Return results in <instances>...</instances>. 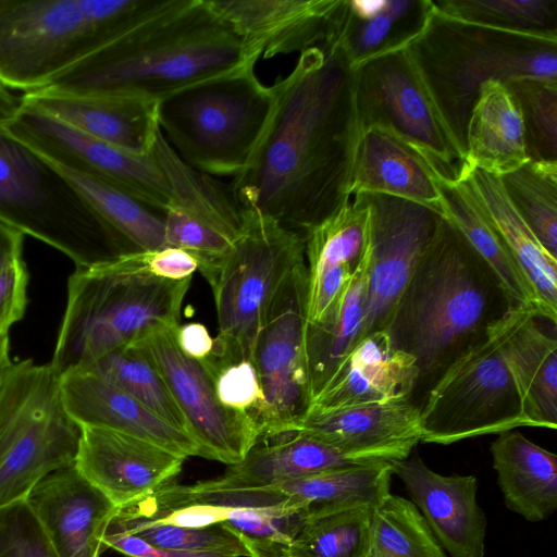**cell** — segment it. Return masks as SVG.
<instances>
[{
	"label": "cell",
	"mask_w": 557,
	"mask_h": 557,
	"mask_svg": "<svg viewBox=\"0 0 557 557\" xmlns=\"http://www.w3.org/2000/svg\"><path fill=\"white\" fill-rule=\"evenodd\" d=\"M271 88L267 129L228 189L239 208L304 234L351 198L359 137L354 69L342 48L323 42L301 52Z\"/></svg>",
	"instance_id": "obj_1"
},
{
	"label": "cell",
	"mask_w": 557,
	"mask_h": 557,
	"mask_svg": "<svg viewBox=\"0 0 557 557\" xmlns=\"http://www.w3.org/2000/svg\"><path fill=\"white\" fill-rule=\"evenodd\" d=\"M259 59L209 0H137L100 47L38 90L159 101Z\"/></svg>",
	"instance_id": "obj_2"
},
{
	"label": "cell",
	"mask_w": 557,
	"mask_h": 557,
	"mask_svg": "<svg viewBox=\"0 0 557 557\" xmlns=\"http://www.w3.org/2000/svg\"><path fill=\"white\" fill-rule=\"evenodd\" d=\"M511 307L487 264L441 215L385 330L416 360L414 395L428 393Z\"/></svg>",
	"instance_id": "obj_3"
},
{
	"label": "cell",
	"mask_w": 557,
	"mask_h": 557,
	"mask_svg": "<svg viewBox=\"0 0 557 557\" xmlns=\"http://www.w3.org/2000/svg\"><path fill=\"white\" fill-rule=\"evenodd\" d=\"M407 51L443 123L466 156V128L481 86L520 77L557 81V37L509 32L432 13Z\"/></svg>",
	"instance_id": "obj_4"
},
{
	"label": "cell",
	"mask_w": 557,
	"mask_h": 557,
	"mask_svg": "<svg viewBox=\"0 0 557 557\" xmlns=\"http://www.w3.org/2000/svg\"><path fill=\"white\" fill-rule=\"evenodd\" d=\"M190 280L131 272L115 258L76 268L49 363L60 375L82 370L151 330L180 325Z\"/></svg>",
	"instance_id": "obj_5"
},
{
	"label": "cell",
	"mask_w": 557,
	"mask_h": 557,
	"mask_svg": "<svg viewBox=\"0 0 557 557\" xmlns=\"http://www.w3.org/2000/svg\"><path fill=\"white\" fill-rule=\"evenodd\" d=\"M0 220L90 267L135 249L49 159L0 126Z\"/></svg>",
	"instance_id": "obj_6"
},
{
	"label": "cell",
	"mask_w": 557,
	"mask_h": 557,
	"mask_svg": "<svg viewBox=\"0 0 557 557\" xmlns=\"http://www.w3.org/2000/svg\"><path fill=\"white\" fill-rule=\"evenodd\" d=\"M256 64L202 81L158 101V125L166 143L193 169L235 177L251 161L270 121L271 86Z\"/></svg>",
	"instance_id": "obj_7"
},
{
	"label": "cell",
	"mask_w": 557,
	"mask_h": 557,
	"mask_svg": "<svg viewBox=\"0 0 557 557\" xmlns=\"http://www.w3.org/2000/svg\"><path fill=\"white\" fill-rule=\"evenodd\" d=\"M240 211L237 238L206 277L219 324L212 356L220 362L252 361L275 297L306 265L304 235L258 210Z\"/></svg>",
	"instance_id": "obj_8"
},
{
	"label": "cell",
	"mask_w": 557,
	"mask_h": 557,
	"mask_svg": "<svg viewBox=\"0 0 557 557\" xmlns=\"http://www.w3.org/2000/svg\"><path fill=\"white\" fill-rule=\"evenodd\" d=\"M137 0H0V83L38 90L100 47Z\"/></svg>",
	"instance_id": "obj_9"
},
{
	"label": "cell",
	"mask_w": 557,
	"mask_h": 557,
	"mask_svg": "<svg viewBox=\"0 0 557 557\" xmlns=\"http://www.w3.org/2000/svg\"><path fill=\"white\" fill-rule=\"evenodd\" d=\"M61 375L23 359L0 387V508L27 499L49 474L73 467L81 428L64 406Z\"/></svg>",
	"instance_id": "obj_10"
},
{
	"label": "cell",
	"mask_w": 557,
	"mask_h": 557,
	"mask_svg": "<svg viewBox=\"0 0 557 557\" xmlns=\"http://www.w3.org/2000/svg\"><path fill=\"white\" fill-rule=\"evenodd\" d=\"M491 326L428 391L420 406V442L449 445L531 426Z\"/></svg>",
	"instance_id": "obj_11"
},
{
	"label": "cell",
	"mask_w": 557,
	"mask_h": 557,
	"mask_svg": "<svg viewBox=\"0 0 557 557\" xmlns=\"http://www.w3.org/2000/svg\"><path fill=\"white\" fill-rule=\"evenodd\" d=\"M307 264L297 269L275 297L256 341L252 361L262 399L252 412L260 440L297 432L312 394L306 357Z\"/></svg>",
	"instance_id": "obj_12"
},
{
	"label": "cell",
	"mask_w": 557,
	"mask_h": 557,
	"mask_svg": "<svg viewBox=\"0 0 557 557\" xmlns=\"http://www.w3.org/2000/svg\"><path fill=\"white\" fill-rule=\"evenodd\" d=\"M359 134L384 127L431 157L442 173L456 178L463 157L443 123L414 64L401 48L354 69Z\"/></svg>",
	"instance_id": "obj_13"
},
{
	"label": "cell",
	"mask_w": 557,
	"mask_h": 557,
	"mask_svg": "<svg viewBox=\"0 0 557 557\" xmlns=\"http://www.w3.org/2000/svg\"><path fill=\"white\" fill-rule=\"evenodd\" d=\"M177 327L151 330L132 345L147 356L163 377L200 457L236 465L259 442V428L249 413L227 409L220 403L212 363L182 351L176 342Z\"/></svg>",
	"instance_id": "obj_14"
},
{
	"label": "cell",
	"mask_w": 557,
	"mask_h": 557,
	"mask_svg": "<svg viewBox=\"0 0 557 557\" xmlns=\"http://www.w3.org/2000/svg\"><path fill=\"white\" fill-rule=\"evenodd\" d=\"M153 154L169 187L162 210L165 244L189 252L206 278L240 232V208L228 188L184 162L160 129Z\"/></svg>",
	"instance_id": "obj_15"
},
{
	"label": "cell",
	"mask_w": 557,
	"mask_h": 557,
	"mask_svg": "<svg viewBox=\"0 0 557 557\" xmlns=\"http://www.w3.org/2000/svg\"><path fill=\"white\" fill-rule=\"evenodd\" d=\"M358 195L370 212V260L362 326L356 344L386 330L441 218L437 210L404 198Z\"/></svg>",
	"instance_id": "obj_16"
},
{
	"label": "cell",
	"mask_w": 557,
	"mask_h": 557,
	"mask_svg": "<svg viewBox=\"0 0 557 557\" xmlns=\"http://www.w3.org/2000/svg\"><path fill=\"white\" fill-rule=\"evenodd\" d=\"M3 127L57 166L101 177L152 210L162 211L168 201V183L153 152L129 153L24 102Z\"/></svg>",
	"instance_id": "obj_17"
},
{
	"label": "cell",
	"mask_w": 557,
	"mask_h": 557,
	"mask_svg": "<svg viewBox=\"0 0 557 557\" xmlns=\"http://www.w3.org/2000/svg\"><path fill=\"white\" fill-rule=\"evenodd\" d=\"M297 432L341 448L366 465L407 459L421 440L420 407L410 397L310 409Z\"/></svg>",
	"instance_id": "obj_18"
},
{
	"label": "cell",
	"mask_w": 557,
	"mask_h": 557,
	"mask_svg": "<svg viewBox=\"0 0 557 557\" xmlns=\"http://www.w3.org/2000/svg\"><path fill=\"white\" fill-rule=\"evenodd\" d=\"M185 459L138 437L81 428L74 467L116 508H122L174 482Z\"/></svg>",
	"instance_id": "obj_19"
},
{
	"label": "cell",
	"mask_w": 557,
	"mask_h": 557,
	"mask_svg": "<svg viewBox=\"0 0 557 557\" xmlns=\"http://www.w3.org/2000/svg\"><path fill=\"white\" fill-rule=\"evenodd\" d=\"M393 474L450 557L484 556L487 519L476 500L474 475L440 474L419 455L393 463Z\"/></svg>",
	"instance_id": "obj_20"
},
{
	"label": "cell",
	"mask_w": 557,
	"mask_h": 557,
	"mask_svg": "<svg viewBox=\"0 0 557 557\" xmlns=\"http://www.w3.org/2000/svg\"><path fill=\"white\" fill-rule=\"evenodd\" d=\"M27 502L57 557H100L117 508L76 468L58 470L30 492Z\"/></svg>",
	"instance_id": "obj_21"
},
{
	"label": "cell",
	"mask_w": 557,
	"mask_h": 557,
	"mask_svg": "<svg viewBox=\"0 0 557 557\" xmlns=\"http://www.w3.org/2000/svg\"><path fill=\"white\" fill-rule=\"evenodd\" d=\"M246 47L269 59L326 39L341 0H209Z\"/></svg>",
	"instance_id": "obj_22"
},
{
	"label": "cell",
	"mask_w": 557,
	"mask_h": 557,
	"mask_svg": "<svg viewBox=\"0 0 557 557\" xmlns=\"http://www.w3.org/2000/svg\"><path fill=\"white\" fill-rule=\"evenodd\" d=\"M61 395L79 428H100L158 445L184 458L199 456L195 441L170 425L133 396L88 370L61 375Z\"/></svg>",
	"instance_id": "obj_23"
},
{
	"label": "cell",
	"mask_w": 557,
	"mask_h": 557,
	"mask_svg": "<svg viewBox=\"0 0 557 557\" xmlns=\"http://www.w3.org/2000/svg\"><path fill=\"white\" fill-rule=\"evenodd\" d=\"M527 307H511L492 324L531 426L557 428V341Z\"/></svg>",
	"instance_id": "obj_24"
},
{
	"label": "cell",
	"mask_w": 557,
	"mask_h": 557,
	"mask_svg": "<svg viewBox=\"0 0 557 557\" xmlns=\"http://www.w3.org/2000/svg\"><path fill=\"white\" fill-rule=\"evenodd\" d=\"M24 103L88 136L136 156L153 152L158 101L124 96H72L30 91Z\"/></svg>",
	"instance_id": "obj_25"
},
{
	"label": "cell",
	"mask_w": 557,
	"mask_h": 557,
	"mask_svg": "<svg viewBox=\"0 0 557 557\" xmlns=\"http://www.w3.org/2000/svg\"><path fill=\"white\" fill-rule=\"evenodd\" d=\"M418 379L414 358L396 349L385 331L377 332L347 354L309 410L413 399Z\"/></svg>",
	"instance_id": "obj_26"
},
{
	"label": "cell",
	"mask_w": 557,
	"mask_h": 557,
	"mask_svg": "<svg viewBox=\"0 0 557 557\" xmlns=\"http://www.w3.org/2000/svg\"><path fill=\"white\" fill-rule=\"evenodd\" d=\"M436 168L431 157L393 132L369 126L360 132L357 140L350 196H394L440 212Z\"/></svg>",
	"instance_id": "obj_27"
},
{
	"label": "cell",
	"mask_w": 557,
	"mask_h": 557,
	"mask_svg": "<svg viewBox=\"0 0 557 557\" xmlns=\"http://www.w3.org/2000/svg\"><path fill=\"white\" fill-rule=\"evenodd\" d=\"M188 498L218 505L221 523L248 552L249 557H287V550L306 521V509L275 487L196 491L180 485Z\"/></svg>",
	"instance_id": "obj_28"
},
{
	"label": "cell",
	"mask_w": 557,
	"mask_h": 557,
	"mask_svg": "<svg viewBox=\"0 0 557 557\" xmlns=\"http://www.w3.org/2000/svg\"><path fill=\"white\" fill-rule=\"evenodd\" d=\"M275 438L273 443L258 442L240 462L228 466L223 475L193 484L191 488H267L330 470L367 466L341 448L302 432Z\"/></svg>",
	"instance_id": "obj_29"
},
{
	"label": "cell",
	"mask_w": 557,
	"mask_h": 557,
	"mask_svg": "<svg viewBox=\"0 0 557 557\" xmlns=\"http://www.w3.org/2000/svg\"><path fill=\"white\" fill-rule=\"evenodd\" d=\"M482 213L502 238L513 260L531 283L541 306V318L556 326L557 258L539 242L516 211L500 177L479 169L459 172Z\"/></svg>",
	"instance_id": "obj_30"
},
{
	"label": "cell",
	"mask_w": 557,
	"mask_h": 557,
	"mask_svg": "<svg viewBox=\"0 0 557 557\" xmlns=\"http://www.w3.org/2000/svg\"><path fill=\"white\" fill-rule=\"evenodd\" d=\"M528 161L518 102L506 84L487 81L468 119L466 156L459 172L479 169L502 177Z\"/></svg>",
	"instance_id": "obj_31"
},
{
	"label": "cell",
	"mask_w": 557,
	"mask_h": 557,
	"mask_svg": "<svg viewBox=\"0 0 557 557\" xmlns=\"http://www.w3.org/2000/svg\"><path fill=\"white\" fill-rule=\"evenodd\" d=\"M490 449L505 506L529 522L548 519L557 510V456L513 430Z\"/></svg>",
	"instance_id": "obj_32"
},
{
	"label": "cell",
	"mask_w": 557,
	"mask_h": 557,
	"mask_svg": "<svg viewBox=\"0 0 557 557\" xmlns=\"http://www.w3.org/2000/svg\"><path fill=\"white\" fill-rule=\"evenodd\" d=\"M440 213L455 226L491 269L512 307H527L541 318L539 298L502 238L486 220L465 182L435 170ZM542 319V318H541Z\"/></svg>",
	"instance_id": "obj_33"
},
{
	"label": "cell",
	"mask_w": 557,
	"mask_h": 557,
	"mask_svg": "<svg viewBox=\"0 0 557 557\" xmlns=\"http://www.w3.org/2000/svg\"><path fill=\"white\" fill-rule=\"evenodd\" d=\"M431 13L432 0H386L379 14L359 18L349 11L347 0H341L324 42L342 48L356 69L374 57L407 48Z\"/></svg>",
	"instance_id": "obj_34"
},
{
	"label": "cell",
	"mask_w": 557,
	"mask_h": 557,
	"mask_svg": "<svg viewBox=\"0 0 557 557\" xmlns=\"http://www.w3.org/2000/svg\"><path fill=\"white\" fill-rule=\"evenodd\" d=\"M369 260L370 243L330 315L315 325L306 323L305 346L312 399L356 345L363 320Z\"/></svg>",
	"instance_id": "obj_35"
},
{
	"label": "cell",
	"mask_w": 557,
	"mask_h": 557,
	"mask_svg": "<svg viewBox=\"0 0 557 557\" xmlns=\"http://www.w3.org/2000/svg\"><path fill=\"white\" fill-rule=\"evenodd\" d=\"M393 465L376 463L330 470L275 487L299 502L306 519L354 506H375L389 492Z\"/></svg>",
	"instance_id": "obj_36"
},
{
	"label": "cell",
	"mask_w": 557,
	"mask_h": 557,
	"mask_svg": "<svg viewBox=\"0 0 557 557\" xmlns=\"http://www.w3.org/2000/svg\"><path fill=\"white\" fill-rule=\"evenodd\" d=\"M307 280L327 271L355 270L370 243V212L361 195H355L331 216L304 234Z\"/></svg>",
	"instance_id": "obj_37"
},
{
	"label": "cell",
	"mask_w": 557,
	"mask_h": 557,
	"mask_svg": "<svg viewBox=\"0 0 557 557\" xmlns=\"http://www.w3.org/2000/svg\"><path fill=\"white\" fill-rule=\"evenodd\" d=\"M366 557H446L416 505L388 493L374 507Z\"/></svg>",
	"instance_id": "obj_38"
},
{
	"label": "cell",
	"mask_w": 557,
	"mask_h": 557,
	"mask_svg": "<svg viewBox=\"0 0 557 557\" xmlns=\"http://www.w3.org/2000/svg\"><path fill=\"white\" fill-rule=\"evenodd\" d=\"M82 370L99 374L133 396L157 417L189 435L187 422L163 377L136 346L115 349Z\"/></svg>",
	"instance_id": "obj_39"
},
{
	"label": "cell",
	"mask_w": 557,
	"mask_h": 557,
	"mask_svg": "<svg viewBox=\"0 0 557 557\" xmlns=\"http://www.w3.org/2000/svg\"><path fill=\"white\" fill-rule=\"evenodd\" d=\"M59 169L135 249L154 250L168 247L163 218L151 208L101 177Z\"/></svg>",
	"instance_id": "obj_40"
},
{
	"label": "cell",
	"mask_w": 557,
	"mask_h": 557,
	"mask_svg": "<svg viewBox=\"0 0 557 557\" xmlns=\"http://www.w3.org/2000/svg\"><path fill=\"white\" fill-rule=\"evenodd\" d=\"M500 181L516 211L557 258V161L529 160Z\"/></svg>",
	"instance_id": "obj_41"
},
{
	"label": "cell",
	"mask_w": 557,
	"mask_h": 557,
	"mask_svg": "<svg viewBox=\"0 0 557 557\" xmlns=\"http://www.w3.org/2000/svg\"><path fill=\"white\" fill-rule=\"evenodd\" d=\"M374 507L359 505L307 518L287 557H366Z\"/></svg>",
	"instance_id": "obj_42"
},
{
	"label": "cell",
	"mask_w": 557,
	"mask_h": 557,
	"mask_svg": "<svg viewBox=\"0 0 557 557\" xmlns=\"http://www.w3.org/2000/svg\"><path fill=\"white\" fill-rule=\"evenodd\" d=\"M453 20L509 32L557 37V0H432Z\"/></svg>",
	"instance_id": "obj_43"
},
{
	"label": "cell",
	"mask_w": 557,
	"mask_h": 557,
	"mask_svg": "<svg viewBox=\"0 0 557 557\" xmlns=\"http://www.w3.org/2000/svg\"><path fill=\"white\" fill-rule=\"evenodd\" d=\"M110 522L157 548L232 552L249 557L240 541L222 524L183 528L137 515L126 508H117Z\"/></svg>",
	"instance_id": "obj_44"
},
{
	"label": "cell",
	"mask_w": 557,
	"mask_h": 557,
	"mask_svg": "<svg viewBox=\"0 0 557 557\" xmlns=\"http://www.w3.org/2000/svg\"><path fill=\"white\" fill-rule=\"evenodd\" d=\"M523 120L531 161H557V81L520 77L506 84Z\"/></svg>",
	"instance_id": "obj_45"
},
{
	"label": "cell",
	"mask_w": 557,
	"mask_h": 557,
	"mask_svg": "<svg viewBox=\"0 0 557 557\" xmlns=\"http://www.w3.org/2000/svg\"><path fill=\"white\" fill-rule=\"evenodd\" d=\"M0 557H57L27 499L0 508Z\"/></svg>",
	"instance_id": "obj_46"
},
{
	"label": "cell",
	"mask_w": 557,
	"mask_h": 557,
	"mask_svg": "<svg viewBox=\"0 0 557 557\" xmlns=\"http://www.w3.org/2000/svg\"><path fill=\"white\" fill-rule=\"evenodd\" d=\"M209 359L213 364L215 392L220 403L227 409L251 416L262 399L253 361L219 362L212 356Z\"/></svg>",
	"instance_id": "obj_47"
},
{
	"label": "cell",
	"mask_w": 557,
	"mask_h": 557,
	"mask_svg": "<svg viewBox=\"0 0 557 557\" xmlns=\"http://www.w3.org/2000/svg\"><path fill=\"white\" fill-rule=\"evenodd\" d=\"M115 260L127 271L172 281L191 277L198 270L197 260L189 252L169 246L154 250L128 251L115 257Z\"/></svg>",
	"instance_id": "obj_48"
},
{
	"label": "cell",
	"mask_w": 557,
	"mask_h": 557,
	"mask_svg": "<svg viewBox=\"0 0 557 557\" xmlns=\"http://www.w3.org/2000/svg\"><path fill=\"white\" fill-rule=\"evenodd\" d=\"M28 271L22 257L0 264V334L23 319L28 298Z\"/></svg>",
	"instance_id": "obj_49"
},
{
	"label": "cell",
	"mask_w": 557,
	"mask_h": 557,
	"mask_svg": "<svg viewBox=\"0 0 557 557\" xmlns=\"http://www.w3.org/2000/svg\"><path fill=\"white\" fill-rule=\"evenodd\" d=\"M103 544L106 548H112L127 557H242L239 554L232 552L157 548L111 522L106 531Z\"/></svg>",
	"instance_id": "obj_50"
},
{
	"label": "cell",
	"mask_w": 557,
	"mask_h": 557,
	"mask_svg": "<svg viewBox=\"0 0 557 557\" xmlns=\"http://www.w3.org/2000/svg\"><path fill=\"white\" fill-rule=\"evenodd\" d=\"M176 342L184 354L200 361L211 357L214 350V338L207 327L198 322L178 325Z\"/></svg>",
	"instance_id": "obj_51"
},
{
	"label": "cell",
	"mask_w": 557,
	"mask_h": 557,
	"mask_svg": "<svg viewBox=\"0 0 557 557\" xmlns=\"http://www.w3.org/2000/svg\"><path fill=\"white\" fill-rule=\"evenodd\" d=\"M24 234L0 220V264L22 257Z\"/></svg>",
	"instance_id": "obj_52"
},
{
	"label": "cell",
	"mask_w": 557,
	"mask_h": 557,
	"mask_svg": "<svg viewBox=\"0 0 557 557\" xmlns=\"http://www.w3.org/2000/svg\"><path fill=\"white\" fill-rule=\"evenodd\" d=\"M22 97H17L0 83V126L9 124L22 107Z\"/></svg>",
	"instance_id": "obj_53"
},
{
	"label": "cell",
	"mask_w": 557,
	"mask_h": 557,
	"mask_svg": "<svg viewBox=\"0 0 557 557\" xmlns=\"http://www.w3.org/2000/svg\"><path fill=\"white\" fill-rule=\"evenodd\" d=\"M11 364L9 334H0V387Z\"/></svg>",
	"instance_id": "obj_54"
}]
</instances>
